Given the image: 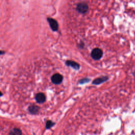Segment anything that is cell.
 I'll return each instance as SVG.
<instances>
[{"mask_svg": "<svg viewBox=\"0 0 135 135\" xmlns=\"http://www.w3.org/2000/svg\"><path fill=\"white\" fill-rule=\"evenodd\" d=\"M91 56L92 57L96 60H99L102 56L103 52L102 50L99 48L94 49L91 52Z\"/></svg>", "mask_w": 135, "mask_h": 135, "instance_id": "6da1fadb", "label": "cell"}, {"mask_svg": "<svg viewBox=\"0 0 135 135\" xmlns=\"http://www.w3.org/2000/svg\"><path fill=\"white\" fill-rule=\"evenodd\" d=\"M76 9L79 12L81 13H85L88 9V6L85 3H80L78 4Z\"/></svg>", "mask_w": 135, "mask_h": 135, "instance_id": "7a4b0ae2", "label": "cell"}, {"mask_svg": "<svg viewBox=\"0 0 135 135\" xmlns=\"http://www.w3.org/2000/svg\"><path fill=\"white\" fill-rule=\"evenodd\" d=\"M63 80V76L62 75H61V74H58V73H56V74H54L52 78H51V80H52V82L54 83V84H60L62 81Z\"/></svg>", "mask_w": 135, "mask_h": 135, "instance_id": "3957f363", "label": "cell"}, {"mask_svg": "<svg viewBox=\"0 0 135 135\" xmlns=\"http://www.w3.org/2000/svg\"><path fill=\"white\" fill-rule=\"evenodd\" d=\"M47 21L49 23L50 26L52 30L54 31H56L58 29V24L56 20L51 18H48Z\"/></svg>", "mask_w": 135, "mask_h": 135, "instance_id": "277c9868", "label": "cell"}, {"mask_svg": "<svg viewBox=\"0 0 135 135\" xmlns=\"http://www.w3.org/2000/svg\"><path fill=\"white\" fill-rule=\"evenodd\" d=\"M35 99L38 103H42L45 101V96L43 93H38L36 95Z\"/></svg>", "mask_w": 135, "mask_h": 135, "instance_id": "5b68a950", "label": "cell"}, {"mask_svg": "<svg viewBox=\"0 0 135 135\" xmlns=\"http://www.w3.org/2000/svg\"><path fill=\"white\" fill-rule=\"evenodd\" d=\"M66 64L68 66H71L72 68H73V69H75V70H78L80 68V65L78 63H77L76 62L73 61H70L68 60L66 62Z\"/></svg>", "mask_w": 135, "mask_h": 135, "instance_id": "8992f818", "label": "cell"}, {"mask_svg": "<svg viewBox=\"0 0 135 135\" xmlns=\"http://www.w3.org/2000/svg\"><path fill=\"white\" fill-rule=\"evenodd\" d=\"M108 79V77L107 76H102V77H100V78H98L97 79H95L92 83L94 84H99L104 81H105L107 80Z\"/></svg>", "mask_w": 135, "mask_h": 135, "instance_id": "52a82bcc", "label": "cell"}, {"mask_svg": "<svg viewBox=\"0 0 135 135\" xmlns=\"http://www.w3.org/2000/svg\"><path fill=\"white\" fill-rule=\"evenodd\" d=\"M30 112L33 114H35L38 112V107L36 105H31L28 108Z\"/></svg>", "mask_w": 135, "mask_h": 135, "instance_id": "ba28073f", "label": "cell"}, {"mask_svg": "<svg viewBox=\"0 0 135 135\" xmlns=\"http://www.w3.org/2000/svg\"><path fill=\"white\" fill-rule=\"evenodd\" d=\"M9 135H22V132L20 129L15 128L10 132Z\"/></svg>", "mask_w": 135, "mask_h": 135, "instance_id": "9c48e42d", "label": "cell"}, {"mask_svg": "<svg viewBox=\"0 0 135 135\" xmlns=\"http://www.w3.org/2000/svg\"><path fill=\"white\" fill-rule=\"evenodd\" d=\"M54 124V123L51 121H47L46 122V128L49 129L50 128H51L53 125Z\"/></svg>", "mask_w": 135, "mask_h": 135, "instance_id": "30bf717a", "label": "cell"}, {"mask_svg": "<svg viewBox=\"0 0 135 135\" xmlns=\"http://www.w3.org/2000/svg\"><path fill=\"white\" fill-rule=\"evenodd\" d=\"M89 81V79H82V80H81L80 81V83H85V82H87Z\"/></svg>", "mask_w": 135, "mask_h": 135, "instance_id": "8fae6325", "label": "cell"}, {"mask_svg": "<svg viewBox=\"0 0 135 135\" xmlns=\"http://www.w3.org/2000/svg\"><path fill=\"white\" fill-rule=\"evenodd\" d=\"M4 53V52L3 51H0V55H1V54H3Z\"/></svg>", "mask_w": 135, "mask_h": 135, "instance_id": "7c38bea8", "label": "cell"}, {"mask_svg": "<svg viewBox=\"0 0 135 135\" xmlns=\"http://www.w3.org/2000/svg\"><path fill=\"white\" fill-rule=\"evenodd\" d=\"M2 95V92H0V96H1Z\"/></svg>", "mask_w": 135, "mask_h": 135, "instance_id": "4fadbf2b", "label": "cell"}]
</instances>
